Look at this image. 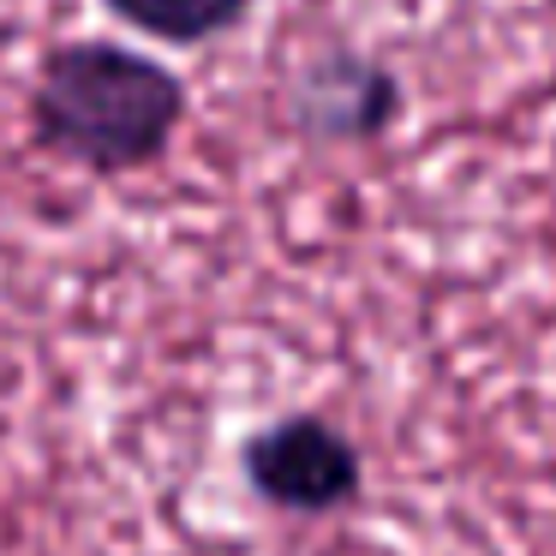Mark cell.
I'll use <instances>...</instances> for the list:
<instances>
[{
	"mask_svg": "<svg viewBox=\"0 0 556 556\" xmlns=\"http://www.w3.org/2000/svg\"><path fill=\"white\" fill-rule=\"evenodd\" d=\"M114 18H126L132 30L174 49H198V42H216L252 13V0H102Z\"/></svg>",
	"mask_w": 556,
	"mask_h": 556,
	"instance_id": "obj_4",
	"label": "cell"
},
{
	"mask_svg": "<svg viewBox=\"0 0 556 556\" xmlns=\"http://www.w3.org/2000/svg\"><path fill=\"white\" fill-rule=\"evenodd\" d=\"M25 121L37 150L97 180L156 168L186 126V78L156 54L78 37L42 54Z\"/></svg>",
	"mask_w": 556,
	"mask_h": 556,
	"instance_id": "obj_1",
	"label": "cell"
},
{
	"mask_svg": "<svg viewBox=\"0 0 556 556\" xmlns=\"http://www.w3.org/2000/svg\"><path fill=\"white\" fill-rule=\"evenodd\" d=\"M288 121L312 144H371L401 121V78L365 49H324L293 78Z\"/></svg>",
	"mask_w": 556,
	"mask_h": 556,
	"instance_id": "obj_3",
	"label": "cell"
},
{
	"mask_svg": "<svg viewBox=\"0 0 556 556\" xmlns=\"http://www.w3.org/2000/svg\"><path fill=\"white\" fill-rule=\"evenodd\" d=\"M240 472L276 515H341L365 491V455L324 413H281L240 443Z\"/></svg>",
	"mask_w": 556,
	"mask_h": 556,
	"instance_id": "obj_2",
	"label": "cell"
}]
</instances>
